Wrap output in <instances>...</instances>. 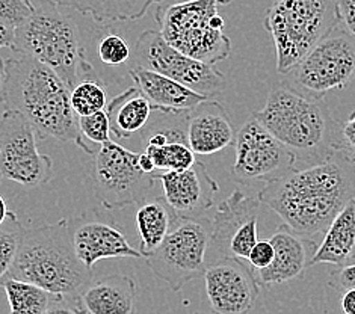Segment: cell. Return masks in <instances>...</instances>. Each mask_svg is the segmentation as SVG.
I'll use <instances>...</instances> for the list:
<instances>
[{"mask_svg": "<svg viewBox=\"0 0 355 314\" xmlns=\"http://www.w3.org/2000/svg\"><path fill=\"white\" fill-rule=\"evenodd\" d=\"M257 197L293 232L316 237L324 234L346 202L355 198V162L337 150L322 162L293 166L268 182Z\"/></svg>", "mask_w": 355, "mask_h": 314, "instance_id": "6da1fadb", "label": "cell"}, {"mask_svg": "<svg viewBox=\"0 0 355 314\" xmlns=\"http://www.w3.org/2000/svg\"><path fill=\"white\" fill-rule=\"evenodd\" d=\"M5 62V107L26 118L40 139L73 142L87 155H92L94 150L83 141L79 116L71 106V88L61 76L26 55L10 58Z\"/></svg>", "mask_w": 355, "mask_h": 314, "instance_id": "7a4b0ae2", "label": "cell"}, {"mask_svg": "<svg viewBox=\"0 0 355 314\" xmlns=\"http://www.w3.org/2000/svg\"><path fill=\"white\" fill-rule=\"evenodd\" d=\"M3 278L37 284L61 298L67 313H82L80 293L94 279V274L76 252L70 220L61 219L24 230L19 251Z\"/></svg>", "mask_w": 355, "mask_h": 314, "instance_id": "3957f363", "label": "cell"}, {"mask_svg": "<svg viewBox=\"0 0 355 314\" xmlns=\"http://www.w3.org/2000/svg\"><path fill=\"white\" fill-rule=\"evenodd\" d=\"M252 116L293 152L297 162H322L339 150L340 121L325 98L302 92L287 80L270 87L265 106Z\"/></svg>", "mask_w": 355, "mask_h": 314, "instance_id": "277c9868", "label": "cell"}, {"mask_svg": "<svg viewBox=\"0 0 355 314\" xmlns=\"http://www.w3.org/2000/svg\"><path fill=\"white\" fill-rule=\"evenodd\" d=\"M12 52L46 64L73 89L94 76L76 21L55 0H32V12L14 29Z\"/></svg>", "mask_w": 355, "mask_h": 314, "instance_id": "5b68a950", "label": "cell"}, {"mask_svg": "<svg viewBox=\"0 0 355 314\" xmlns=\"http://www.w3.org/2000/svg\"><path fill=\"white\" fill-rule=\"evenodd\" d=\"M339 23L337 0H275L263 24L274 41L277 71L289 73Z\"/></svg>", "mask_w": 355, "mask_h": 314, "instance_id": "8992f818", "label": "cell"}, {"mask_svg": "<svg viewBox=\"0 0 355 314\" xmlns=\"http://www.w3.org/2000/svg\"><path fill=\"white\" fill-rule=\"evenodd\" d=\"M155 19L168 44L184 55L214 65L232 55V41L225 35V21L215 0L159 6Z\"/></svg>", "mask_w": 355, "mask_h": 314, "instance_id": "52a82bcc", "label": "cell"}, {"mask_svg": "<svg viewBox=\"0 0 355 314\" xmlns=\"http://www.w3.org/2000/svg\"><path fill=\"white\" fill-rule=\"evenodd\" d=\"M212 220L205 216H177L157 248L146 256L148 266L173 292L205 275Z\"/></svg>", "mask_w": 355, "mask_h": 314, "instance_id": "ba28073f", "label": "cell"}, {"mask_svg": "<svg viewBox=\"0 0 355 314\" xmlns=\"http://www.w3.org/2000/svg\"><path fill=\"white\" fill-rule=\"evenodd\" d=\"M89 177L96 198L107 210H116L146 201L157 182L139 166V152L109 139L92 152Z\"/></svg>", "mask_w": 355, "mask_h": 314, "instance_id": "9c48e42d", "label": "cell"}, {"mask_svg": "<svg viewBox=\"0 0 355 314\" xmlns=\"http://www.w3.org/2000/svg\"><path fill=\"white\" fill-rule=\"evenodd\" d=\"M284 76L297 89L320 98L346 88L355 76V37L340 21Z\"/></svg>", "mask_w": 355, "mask_h": 314, "instance_id": "30bf717a", "label": "cell"}, {"mask_svg": "<svg viewBox=\"0 0 355 314\" xmlns=\"http://www.w3.org/2000/svg\"><path fill=\"white\" fill-rule=\"evenodd\" d=\"M133 65L168 76L207 98L225 89V76L214 64L198 61L168 44L160 30L142 32L133 49Z\"/></svg>", "mask_w": 355, "mask_h": 314, "instance_id": "8fae6325", "label": "cell"}, {"mask_svg": "<svg viewBox=\"0 0 355 314\" xmlns=\"http://www.w3.org/2000/svg\"><path fill=\"white\" fill-rule=\"evenodd\" d=\"M0 171L6 180L28 188L46 184L53 175L52 157L38 151L35 129L12 109L0 118Z\"/></svg>", "mask_w": 355, "mask_h": 314, "instance_id": "7c38bea8", "label": "cell"}, {"mask_svg": "<svg viewBox=\"0 0 355 314\" xmlns=\"http://www.w3.org/2000/svg\"><path fill=\"white\" fill-rule=\"evenodd\" d=\"M234 147L232 178L239 184L268 183L284 175L297 164L293 152L252 115L236 132Z\"/></svg>", "mask_w": 355, "mask_h": 314, "instance_id": "4fadbf2b", "label": "cell"}, {"mask_svg": "<svg viewBox=\"0 0 355 314\" xmlns=\"http://www.w3.org/2000/svg\"><path fill=\"white\" fill-rule=\"evenodd\" d=\"M260 204L259 197L234 191L218 206L212 219L207 266L227 257L248 259L252 246L259 241L257 213Z\"/></svg>", "mask_w": 355, "mask_h": 314, "instance_id": "5bb4252c", "label": "cell"}, {"mask_svg": "<svg viewBox=\"0 0 355 314\" xmlns=\"http://www.w3.org/2000/svg\"><path fill=\"white\" fill-rule=\"evenodd\" d=\"M210 307L218 314H243L256 307L260 284L242 259L227 257L209 265L205 272Z\"/></svg>", "mask_w": 355, "mask_h": 314, "instance_id": "9a60e30c", "label": "cell"}, {"mask_svg": "<svg viewBox=\"0 0 355 314\" xmlns=\"http://www.w3.org/2000/svg\"><path fill=\"white\" fill-rule=\"evenodd\" d=\"M157 182L162 183L164 197L177 216H205L214 206L219 184L209 174L206 165L196 160L192 166L183 171L157 173Z\"/></svg>", "mask_w": 355, "mask_h": 314, "instance_id": "2e32d148", "label": "cell"}, {"mask_svg": "<svg viewBox=\"0 0 355 314\" xmlns=\"http://www.w3.org/2000/svg\"><path fill=\"white\" fill-rule=\"evenodd\" d=\"M70 227L76 252L89 269L103 259L142 257L141 251L135 250L120 228L112 223L78 218L70 220Z\"/></svg>", "mask_w": 355, "mask_h": 314, "instance_id": "e0dca14e", "label": "cell"}, {"mask_svg": "<svg viewBox=\"0 0 355 314\" xmlns=\"http://www.w3.org/2000/svg\"><path fill=\"white\" fill-rule=\"evenodd\" d=\"M274 245V260L265 269L259 270L261 284H283L298 279L311 266V259L318 251L319 243L315 237H309L293 232L284 223L277 227L270 237Z\"/></svg>", "mask_w": 355, "mask_h": 314, "instance_id": "ac0fdd59", "label": "cell"}, {"mask_svg": "<svg viewBox=\"0 0 355 314\" xmlns=\"http://www.w3.org/2000/svg\"><path fill=\"white\" fill-rule=\"evenodd\" d=\"M234 125L223 105L214 98L189 110L188 142L196 155L210 156L234 143Z\"/></svg>", "mask_w": 355, "mask_h": 314, "instance_id": "d6986e66", "label": "cell"}, {"mask_svg": "<svg viewBox=\"0 0 355 314\" xmlns=\"http://www.w3.org/2000/svg\"><path fill=\"white\" fill-rule=\"evenodd\" d=\"M130 78L150 101L151 107L157 110L183 112V110H192L201 101L207 100V97L170 79L168 76L147 70L144 67L133 65Z\"/></svg>", "mask_w": 355, "mask_h": 314, "instance_id": "ffe728a7", "label": "cell"}, {"mask_svg": "<svg viewBox=\"0 0 355 314\" xmlns=\"http://www.w3.org/2000/svg\"><path fill=\"white\" fill-rule=\"evenodd\" d=\"M135 302L137 283L121 274L92 279L80 293L82 313L89 314H132Z\"/></svg>", "mask_w": 355, "mask_h": 314, "instance_id": "44dd1931", "label": "cell"}, {"mask_svg": "<svg viewBox=\"0 0 355 314\" xmlns=\"http://www.w3.org/2000/svg\"><path fill=\"white\" fill-rule=\"evenodd\" d=\"M355 261V198L334 216L311 259L315 265L343 266Z\"/></svg>", "mask_w": 355, "mask_h": 314, "instance_id": "7402d4cb", "label": "cell"}, {"mask_svg": "<svg viewBox=\"0 0 355 314\" xmlns=\"http://www.w3.org/2000/svg\"><path fill=\"white\" fill-rule=\"evenodd\" d=\"M111 121V132L120 139H129L148 123L153 107L138 87L125 89L105 107Z\"/></svg>", "mask_w": 355, "mask_h": 314, "instance_id": "603a6c76", "label": "cell"}, {"mask_svg": "<svg viewBox=\"0 0 355 314\" xmlns=\"http://www.w3.org/2000/svg\"><path fill=\"white\" fill-rule=\"evenodd\" d=\"M0 284L5 288L12 314L67 313L61 298L37 284L17 278H3Z\"/></svg>", "mask_w": 355, "mask_h": 314, "instance_id": "cb8c5ba5", "label": "cell"}, {"mask_svg": "<svg viewBox=\"0 0 355 314\" xmlns=\"http://www.w3.org/2000/svg\"><path fill=\"white\" fill-rule=\"evenodd\" d=\"M64 8L91 15L100 23L133 21L147 14L151 6L164 0H55Z\"/></svg>", "mask_w": 355, "mask_h": 314, "instance_id": "d4e9b609", "label": "cell"}, {"mask_svg": "<svg viewBox=\"0 0 355 314\" xmlns=\"http://www.w3.org/2000/svg\"><path fill=\"white\" fill-rule=\"evenodd\" d=\"M175 211L165 197L142 201L137 211V227L141 237L139 251L142 257L153 252L162 243L175 220Z\"/></svg>", "mask_w": 355, "mask_h": 314, "instance_id": "484cf974", "label": "cell"}, {"mask_svg": "<svg viewBox=\"0 0 355 314\" xmlns=\"http://www.w3.org/2000/svg\"><path fill=\"white\" fill-rule=\"evenodd\" d=\"M144 151L153 159L157 171H183L196 162V152L186 142H168L165 146H147Z\"/></svg>", "mask_w": 355, "mask_h": 314, "instance_id": "4316f807", "label": "cell"}, {"mask_svg": "<svg viewBox=\"0 0 355 314\" xmlns=\"http://www.w3.org/2000/svg\"><path fill=\"white\" fill-rule=\"evenodd\" d=\"M107 105L103 83L94 79V76L83 79L71 89V106L78 116L89 115L103 110Z\"/></svg>", "mask_w": 355, "mask_h": 314, "instance_id": "83f0119b", "label": "cell"}, {"mask_svg": "<svg viewBox=\"0 0 355 314\" xmlns=\"http://www.w3.org/2000/svg\"><path fill=\"white\" fill-rule=\"evenodd\" d=\"M23 233L24 228L19 216L10 211L5 223L0 224V281L12 265Z\"/></svg>", "mask_w": 355, "mask_h": 314, "instance_id": "f1b7e54d", "label": "cell"}, {"mask_svg": "<svg viewBox=\"0 0 355 314\" xmlns=\"http://www.w3.org/2000/svg\"><path fill=\"white\" fill-rule=\"evenodd\" d=\"M79 129L83 137L88 138L91 142L103 143L111 139V121L106 110L79 116Z\"/></svg>", "mask_w": 355, "mask_h": 314, "instance_id": "f546056e", "label": "cell"}, {"mask_svg": "<svg viewBox=\"0 0 355 314\" xmlns=\"http://www.w3.org/2000/svg\"><path fill=\"white\" fill-rule=\"evenodd\" d=\"M98 58L106 65H121L130 59V47L123 37L109 33L98 42Z\"/></svg>", "mask_w": 355, "mask_h": 314, "instance_id": "4dcf8cb0", "label": "cell"}, {"mask_svg": "<svg viewBox=\"0 0 355 314\" xmlns=\"http://www.w3.org/2000/svg\"><path fill=\"white\" fill-rule=\"evenodd\" d=\"M32 12L24 0H0V21L15 29Z\"/></svg>", "mask_w": 355, "mask_h": 314, "instance_id": "1f68e13d", "label": "cell"}, {"mask_svg": "<svg viewBox=\"0 0 355 314\" xmlns=\"http://www.w3.org/2000/svg\"><path fill=\"white\" fill-rule=\"evenodd\" d=\"M274 245L270 239H259L248 254V263L252 269H265L274 260Z\"/></svg>", "mask_w": 355, "mask_h": 314, "instance_id": "d6a6232c", "label": "cell"}, {"mask_svg": "<svg viewBox=\"0 0 355 314\" xmlns=\"http://www.w3.org/2000/svg\"><path fill=\"white\" fill-rule=\"evenodd\" d=\"M337 148L343 151L355 162V110L342 123L339 129V143Z\"/></svg>", "mask_w": 355, "mask_h": 314, "instance_id": "836d02e7", "label": "cell"}, {"mask_svg": "<svg viewBox=\"0 0 355 314\" xmlns=\"http://www.w3.org/2000/svg\"><path fill=\"white\" fill-rule=\"evenodd\" d=\"M328 286L334 292H345L348 288H355V263H348V265L334 269L329 275Z\"/></svg>", "mask_w": 355, "mask_h": 314, "instance_id": "e575fe53", "label": "cell"}, {"mask_svg": "<svg viewBox=\"0 0 355 314\" xmlns=\"http://www.w3.org/2000/svg\"><path fill=\"white\" fill-rule=\"evenodd\" d=\"M337 3L342 24L355 37V0H337Z\"/></svg>", "mask_w": 355, "mask_h": 314, "instance_id": "d590c367", "label": "cell"}, {"mask_svg": "<svg viewBox=\"0 0 355 314\" xmlns=\"http://www.w3.org/2000/svg\"><path fill=\"white\" fill-rule=\"evenodd\" d=\"M340 308L345 314H355V288H348L342 292Z\"/></svg>", "mask_w": 355, "mask_h": 314, "instance_id": "8d00e7d4", "label": "cell"}, {"mask_svg": "<svg viewBox=\"0 0 355 314\" xmlns=\"http://www.w3.org/2000/svg\"><path fill=\"white\" fill-rule=\"evenodd\" d=\"M14 29L0 21V49H12Z\"/></svg>", "mask_w": 355, "mask_h": 314, "instance_id": "74e56055", "label": "cell"}, {"mask_svg": "<svg viewBox=\"0 0 355 314\" xmlns=\"http://www.w3.org/2000/svg\"><path fill=\"white\" fill-rule=\"evenodd\" d=\"M139 166L142 171H146L147 174H157L159 173L155 162H153V159H151L146 151L139 152Z\"/></svg>", "mask_w": 355, "mask_h": 314, "instance_id": "f35d334b", "label": "cell"}, {"mask_svg": "<svg viewBox=\"0 0 355 314\" xmlns=\"http://www.w3.org/2000/svg\"><path fill=\"white\" fill-rule=\"evenodd\" d=\"M5 87H6V62L0 58V106H5Z\"/></svg>", "mask_w": 355, "mask_h": 314, "instance_id": "ab89813d", "label": "cell"}, {"mask_svg": "<svg viewBox=\"0 0 355 314\" xmlns=\"http://www.w3.org/2000/svg\"><path fill=\"white\" fill-rule=\"evenodd\" d=\"M8 215H10V210H8V207H6V202H5L3 197L0 195V224L5 223V219L8 218Z\"/></svg>", "mask_w": 355, "mask_h": 314, "instance_id": "60d3db41", "label": "cell"}, {"mask_svg": "<svg viewBox=\"0 0 355 314\" xmlns=\"http://www.w3.org/2000/svg\"><path fill=\"white\" fill-rule=\"evenodd\" d=\"M215 2L218 3V5H228L232 2V0H215Z\"/></svg>", "mask_w": 355, "mask_h": 314, "instance_id": "b9f144b4", "label": "cell"}, {"mask_svg": "<svg viewBox=\"0 0 355 314\" xmlns=\"http://www.w3.org/2000/svg\"><path fill=\"white\" fill-rule=\"evenodd\" d=\"M24 2H26V3H28L31 8H32V0H24Z\"/></svg>", "mask_w": 355, "mask_h": 314, "instance_id": "7bdbcfd3", "label": "cell"}, {"mask_svg": "<svg viewBox=\"0 0 355 314\" xmlns=\"http://www.w3.org/2000/svg\"><path fill=\"white\" fill-rule=\"evenodd\" d=\"M0 178H2V171H0Z\"/></svg>", "mask_w": 355, "mask_h": 314, "instance_id": "ee69618b", "label": "cell"}]
</instances>
